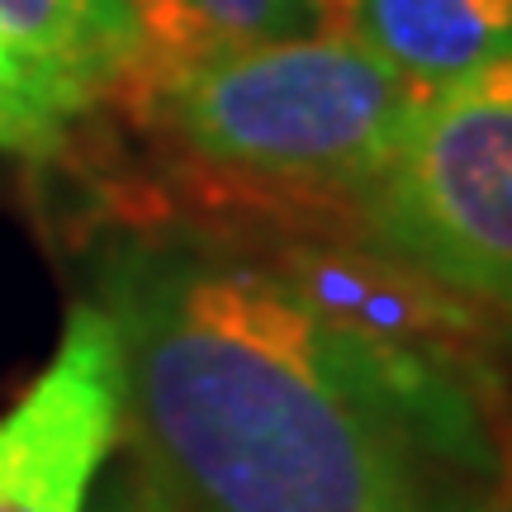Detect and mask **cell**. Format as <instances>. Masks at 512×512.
I'll list each match as a JSON object with an SVG mask.
<instances>
[{"instance_id": "obj_7", "label": "cell", "mask_w": 512, "mask_h": 512, "mask_svg": "<svg viewBox=\"0 0 512 512\" xmlns=\"http://www.w3.org/2000/svg\"><path fill=\"white\" fill-rule=\"evenodd\" d=\"M143 34L133 81H152L219 48L266 38L347 34V0H128Z\"/></svg>"}, {"instance_id": "obj_5", "label": "cell", "mask_w": 512, "mask_h": 512, "mask_svg": "<svg viewBox=\"0 0 512 512\" xmlns=\"http://www.w3.org/2000/svg\"><path fill=\"white\" fill-rule=\"evenodd\" d=\"M0 43L86 110L143 62L128 0H0Z\"/></svg>"}, {"instance_id": "obj_10", "label": "cell", "mask_w": 512, "mask_h": 512, "mask_svg": "<svg viewBox=\"0 0 512 512\" xmlns=\"http://www.w3.org/2000/svg\"><path fill=\"white\" fill-rule=\"evenodd\" d=\"M91 508L95 512H181L143 470H138V465H133V460L105 484V494L91 498Z\"/></svg>"}, {"instance_id": "obj_4", "label": "cell", "mask_w": 512, "mask_h": 512, "mask_svg": "<svg viewBox=\"0 0 512 512\" xmlns=\"http://www.w3.org/2000/svg\"><path fill=\"white\" fill-rule=\"evenodd\" d=\"M119 437L114 328L100 304H76L53 361L0 413V512H91Z\"/></svg>"}, {"instance_id": "obj_1", "label": "cell", "mask_w": 512, "mask_h": 512, "mask_svg": "<svg viewBox=\"0 0 512 512\" xmlns=\"http://www.w3.org/2000/svg\"><path fill=\"white\" fill-rule=\"evenodd\" d=\"M95 304L133 465L181 512H427L437 475L375 351L261 256L124 242Z\"/></svg>"}, {"instance_id": "obj_3", "label": "cell", "mask_w": 512, "mask_h": 512, "mask_svg": "<svg viewBox=\"0 0 512 512\" xmlns=\"http://www.w3.org/2000/svg\"><path fill=\"white\" fill-rule=\"evenodd\" d=\"M347 209L361 242L512 313V57L422 95Z\"/></svg>"}, {"instance_id": "obj_9", "label": "cell", "mask_w": 512, "mask_h": 512, "mask_svg": "<svg viewBox=\"0 0 512 512\" xmlns=\"http://www.w3.org/2000/svg\"><path fill=\"white\" fill-rule=\"evenodd\" d=\"M427 512H512V460L498 475H437Z\"/></svg>"}, {"instance_id": "obj_2", "label": "cell", "mask_w": 512, "mask_h": 512, "mask_svg": "<svg viewBox=\"0 0 512 512\" xmlns=\"http://www.w3.org/2000/svg\"><path fill=\"white\" fill-rule=\"evenodd\" d=\"M176 143L228 181L351 204L432 86L356 34L266 38L143 81Z\"/></svg>"}, {"instance_id": "obj_6", "label": "cell", "mask_w": 512, "mask_h": 512, "mask_svg": "<svg viewBox=\"0 0 512 512\" xmlns=\"http://www.w3.org/2000/svg\"><path fill=\"white\" fill-rule=\"evenodd\" d=\"M347 34L418 86L512 57V0H347Z\"/></svg>"}, {"instance_id": "obj_8", "label": "cell", "mask_w": 512, "mask_h": 512, "mask_svg": "<svg viewBox=\"0 0 512 512\" xmlns=\"http://www.w3.org/2000/svg\"><path fill=\"white\" fill-rule=\"evenodd\" d=\"M76 114H86L81 100L34 72L24 57L0 43V147L24 157H48L62 147Z\"/></svg>"}]
</instances>
